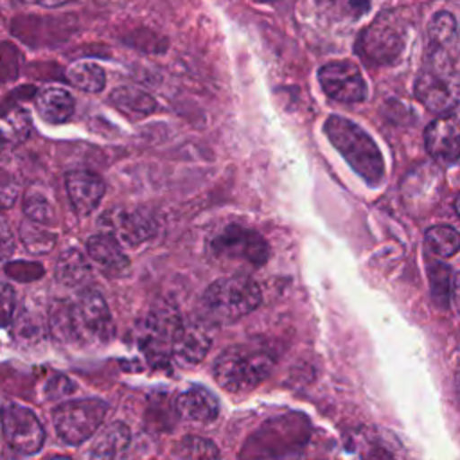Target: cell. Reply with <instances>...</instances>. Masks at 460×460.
I'll use <instances>...</instances> for the list:
<instances>
[{"mask_svg": "<svg viewBox=\"0 0 460 460\" xmlns=\"http://www.w3.org/2000/svg\"><path fill=\"white\" fill-rule=\"evenodd\" d=\"M262 300L259 284L248 275H230L212 282L201 296L205 323L228 325L250 314Z\"/></svg>", "mask_w": 460, "mask_h": 460, "instance_id": "cell-1", "label": "cell"}, {"mask_svg": "<svg viewBox=\"0 0 460 460\" xmlns=\"http://www.w3.org/2000/svg\"><path fill=\"white\" fill-rule=\"evenodd\" d=\"M329 142L341 153L349 165L370 185H376L385 176V160L377 144L370 135L352 120L331 115L323 124Z\"/></svg>", "mask_w": 460, "mask_h": 460, "instance_id": "cell-2", "label": "cell"}, {"mask_svg": "<svg viewBox=\"0 0 460 460\" xmlns=\"http://www.w3.org/2000/svg\"><path fill=\"white\" fill-rule=\"evenodd\" d=\"M417 101L433 113H447L460 102V70L446 49H429L415 79Z\"/></svg>", "mask_w": 460, "mask_h": 460, "instance_id": "cell-3", "label": "cell"}, {"mask_svg": "<svg viewBox=\"0 0 460 460\" xmlns=\"http://www.w3.org/2000/svg\"><path fill=\"white\" fill-rule=\"evenodd\" d=\"M273 356L261 349L232 345L214 361V377L228 392H244L261 385L273 370Z\"/></svg>", "mask_w": 460, "mask_h": 460, "instance_id": "cell-4", "label": "cell"}, {"mask_svg": "<svg viewBox=\"0 0 460 460\" xmlns=\"http://www.w3.org/2000/svg\"><path fill=\"white\" fill-rule=\"evenodd\" d=\"M108 413V404L101 399H79L61 402L54 413L52 422L58 437L70 444H81L93 437Z\"/></svg>", "mask_w": 460, "mask_h": 460, "instance_id": "cell-5", "label": "cell"}, {"mask_svg": "<svg viewBox=\"0 0 460 460\" xmlns=\"http://www.w3.org/2000/svg\"><path fill=\"white\" fill-rule=\"evenodd\" d=\"M183 329L180 309L171 300H158L149 309L144 329L142 345L151 361L165 363L171 358L172 343Z\"/></svg>", "mask_w": 460, "mask_h": 460, "instance_id": "cell-6", "label": "cell"}, {"mask_svg": "<svg viewBox=\"0 0 460 460\" xmlns=\"http://www.w3.org/2000/svg\"><path fill=\"white\" fill-rule=\"evenodd\" d=\"M404 36L399 20L383 13L363 29L358 40V54L368 65H390L402 50Z\"/></svg>", "mask_w": 460, "mask_h": 460, "instance_id": "cell-7", "label": "cell"}, {"mask_svg": "<svg viewBox=\"0 0 460 460\" xmlns=\"http://www.w3.org/2000/svg\"><path fill=\"white\" fill-rule=\"evenodd\" d=\"M72 307L79 343H106L113 338L115 325L108 304L97 289H83Z\"/></svg>", "mask_w": 460, "mask_h": 460, "instance_id": "cell-8", "label": "cell"}, {"mask_svg": "<svg viewBox=\"0 0 460 460\" xmlns=\"http://www.w3.org/2000/svg\"><path fill=\"white\" fill-rule=\"evenodd\" d=\"M0 424L9 447L20 455H34L41 449L45 431L36 413L18 402H0Z\"/></svg>", "mask_w": 460, "mask_h": 460, "instance_id": "cell-9", "label": "cell"}, {"mask_svg": "<svg viewBox=\"0 0 460 460\" xmlns=\"http://www.w3.org/2000/svg\"><path fill=\"white\" fill-rule=\"evenodd\" d=\"M210 250L223 261H237L250 266H262L268 259L264 237L246 226L228 225L210 243Z\"/></svg>", "mask_w": 460, "mask_h": 460, "instance_id": "cell-10", "label": "cell"}, {"mask_svg": "<svg viewBox=\"0 0 460 460\" xmlns=\"http://www.w3.org/2000/svg\"><path fill=\"white\" fill-rule=\"evenodd\" d=\"M296 433L298 428L293 419H271L248 437L237 460H264L284 453L296 442Z\"/></svg>", "mask_w": 460, "mask_h": 460, "instance_id": "cell-11", "label": "cell"}, {"mask_svg": "<svg viewBox=\"0 0 460 460\" xmlns=\"http://www.w3.org/2000/svg\"><path fill=\"white\" fill-rule=\"evenodd\" d=\"M318 81L323 92L345 104L361 102L367 97V84L359 68L350 61H331L318 70Z\"/></svg>", "mask_w": 460, "mask_h": 460, "instance_id": "cell-12", "label": "cell"}, {"mask_svg": "<svg viewBox=\"0 0 460 460\" xmlns=\"http://www.w3.org/2000/svg\"><path fill=\"white\" fill-rule=\"evenodd\" d=\"M428 153L442 165H453L460 158V111L438 115L424 133Z\"/></svg>", "mask_w": 460, "mask_h": 460, "instance_id": "cell-13", "label": "cell"}, {"mask_svg": "<svg viewBox=\"0 0 460 460\" xmlns=\"http://www.w3.org/2000/svg\"><path fill=\"white\" fill-rule=\"evenodd\" d=\"M65 187L68 199L79 216L93 212L106 190L102 178L90 171H70L65 176Z\"/></svg>", "mask_w": 460, "mask_h": 460, "instance_id": "cell-14", "label": "cell"}, {"mask_svg": "<svg viewBox=\"0 0 460 460\" xmlns=\"http://www.w3.org/2000/svg\"><path fill=\"white\" fill-rule=\"evenodd\" d=\"M106 228L119 243L126 246H137L153 235V219L138 210H113L106 214Z\"/></svg>", "mask_w": 460, "mask_h": 460, "instance_id": "cell-15", "label": "cell"}, {"mask_svg": "<svg viewBox=\"0 0 460 460\" xmlns=\"http://www.w3.org/2000/svg\"><path fill=\"white\" fill-rule=\"evenodd\" d=\"M210 345H212V338L207 331L205 322H189V323H183V329L174 340L171 358L180 367L190 368L203 361Z\"/></svg>", "mask_w": 460, "mask_h": 460, "instance_id": "cell-16", "label": "cell"}, {"mask_svg": "<svg viewBox=\"0 0 460 460\" xmlns=\"http://www.w3.org/2000/svg\"><path fill=\"white\" fill-rule=\"evenodd\" d=\"M176 406L181 419L207 424L219 415L217 397L205 386H190L176 395Z\"/></svg>", "mask_w": 460, "mask_h": 460, "instance_id": "cell-17", "label": "cell"}, {"mask_svg": "<svg viewBox=\"0 0 460 460\" xmlns=\"http://www.w3.org/2000/svg\"><path fill=\"white\" fill-rule=\"evenodd\" d=\"M90 259L110 277H120L129 268V259L120 248V243L110 234L92 235L86 243Z\"/></svg>", "mask_w": 460, "mask_h": 460, "instance_id": "cell-18", "label": "cell"}, {"mask_svg": "<svg viewBox=\"0 0 460 460\" xmlns=\"http://www.w3.org/2000/svg\"><path fill=\"white\" fill-rule=\"evenodd\" d=\"M131 442V431L129 428L115 420L108 424L99 435L93 438V444L90 446L88 456L90 460H122Z\"/></svg>", "mask_w": 460, "mask_h": 460, "instance_id": "cell-19", "label": "cell"}, {"mask_svg": "<svg viewBox=\"0 0 460 460\" xmlns=\"http://www.w3.org/2000/svg\"><path fill=\"white\" fill-rule=\"evenodd\" d=\"M180 419L176 397L169 392L156 390L149 395L144 420L146 428L153 433H169L174 429L176 422Z\"/></svg>", "mask_w": 460, "mask_h": 460, "instance_id": "cell-20", "label": "cell"}, {"mask_svg": "<svg viewBox=\"0 0 460 460\" xmlns=\"http://www.w3.org/2000/svg\"><path fill=\"white\" fill-rule=\"evenodd\" d=\"M74 97L59 86L45 88L36 97V108L40 117L50 124L66 122L74 113Z\"/></svg>", "mask_w": 460, "mask_h": 460, "instance_id": "cell-21", "label": "cell"}, {"mask_svg": "<svg viewBox=\"0 0 460 460\" xmlns=\"http://www.w3.org/2000/svg\"><path fill=\"white\" fill-rule=\"evenodd\" d=\"M92 277L88 259L75 248L63 252L56 262V279L59 284L68 288H81Z\"/></svg>", "mask_w": 460, "mask_h": 460, "instance_id": "cell-22", "label": "cell"}, {"mask_svg": "<svg viewBox=\"0 0 460 460\" xmlns=\"http://www.w3.org/2000/svg\"><path fill=\"white\" fill-rule=\"evenodd\" d=\"M110 101L122 113L129 117H146L156 110V101L144 90L133 86H122L111 92Z\"/></svg>", "mask_w": 460, "mask_h": 460, "instance_id": "cell-23", "label": "cell"}, {"mask_svg": "<svg viewBox=\"0 0 460 460\" xmlns=\"http://www.w3.org/2000/svg\"><path fill=\"white\" fill-rule=\"evenodd\" d=\"M49 332L63 343H79L74 307L68 300H54L49 309Z\"/></svg>", "mask_w": 460, "mask_h": 460, "instance_id": "cell-24", "label": "cell"}, {"mask_svg": "<svg viewBox=\"0 0 460 460\" xmlns=\"http://www.w3.org/2000/svg\"><path fill=\"white\" fill-rule=\"evenodd\" d=\"M66 79L70 84L83 92H101L106 84V72L104 68L92 59L74 61L66 68Z\"/></svg>", "mask_w": 460, "mask_h": 460, "instance_id": "cell-25", "label": "cell"}, {"mask_svg": "<svg viewBox=\"0 0 460 460\" xmlns=\"http://www.w3.org/2000/svg\"><path fill=\"white\" fill-rule=\"evenodd\" d=\"M424 241L431 253L442 259L453 257L460 250V232L446 225H435L428 228Z\"/></svg>", "mask_w": 460, "mask_h": 460, "instance_id": "cell-26", "label": "cell"}, {"mask_svg": "<svg viewBox=\"0 0 460 460\" xmlns=\"http://www.w3.org/2000/svg\"><path fill=\"white\" fill-rule=\"evenodd\" d=\"M176 460H221L217 446L203 437L187 435L174 447Z\"/></svg>", "mask_w": 460, "mask_h": 460, "instance_id": "cell-27", "label": "cell"}, {"mask_svg": "<svg viewBox=\"0 0 460 460\" xmlns=\"http://www.w3.org/2000/svg\"><path fill=\"white\" fill-rule=\"evenodd\" d=\"M325 14L338 22H354L361 18L368 7V0H316Z\"/></svg>", "mask_w": 460, "mask_h": 460, "instance_id": "cell-28", "label": "cell"}, {"mask_svg": "<svg viewBox=\"0 0 460 460\" xmlns=\"http://www.w3.org/2000/svg\"><path fill=\"white\" fill-rule=\"evenodd\" d=\"M456 34V20L451 13L440 11L437 13L428 27V36L431 49H446Z\"/></svg>", "mask_w": 460, "mask_h": 460, "instance_id": "cell-29", "label": "cell"}, {"mask_svg": "<svg viewBox=\"0 0 460 460\" xmlns=\"http://www.w3.org/2000/svg\"><path fill=\"white\" fill-rule=\"evenodd\" d=\"M20 234H22V241H23V246L31 252V253H47L49 250L54 248L56 244V235L43 230V228H38L34 225V221H29L25 223L22 228H20Z\"/></svg>", "mask_w": 460, "mask_h": 460, "instance_id": "cell-30", "label": "cell"}, {"mask_svg": "<svg viewBox=\"0 0 460 460\" xmlns=\"http://www.w3.org/2000/svg\"><path fill=\"white\" fill-rule=\"evenodd\" d=\"M429 286L433 300L438 305H446L449 296V268L446 264L433 262L429 266Z\"/></svg>", "mask_w": 460, "mask_h": 460, "instance_id": "cell-31", "label": "cell"}, {"mask_svg": "<svg viewBox=\"0 0 460 460\" xmlns=\"http://www.w3.org/2000/svg\"><path fill=\"white\" fill-rule=\"evenodd\" d=\"M23 212L34 223L47 225L52 219V207L41 194H27L23 199Z\"/></svg>", "mask_w": 460, "mask_h": 460, "instance_id": "cell-32", "label": "cell"}, {"mask_svg": "<svg viewBox=\"0 0 460 460\" xmlns=\"http://www.w3.org/2000/svg\"><path fill=\"white\" fill-rule=\"evenodd\" d=\"M18 68V49L7 41L0 43V84L16 79Z\"/></svg>", "mask_w": 460, "mask_h": 460, "instance_id": "cell-33", "label": "cell"}, {"mask_svg": "<svg viewBox=\"0 0 460 460\" xmlns=\"http://www.w3.org/2000/svg\"><path fill=\"white\" fill-rule=\"evenodd\" d=\"M75 383L63 376V374H56L52 377H49V381L45 383V388H43V394H45V399L49 401H63L65 397L72 395L75 392Z\"/></svg>", "mask_w": 460, "mask_h": 460, "instance_id": "cell-34", "label": "cell"}, {"mask_svg": "<svg viewBox=\"0 0 460 460\" xmlns=\"http://www.w3.org/2000/svg\"><path fill=\"white\" fill-rule=\"evenodd\" d=\"M41 322L38 314H31V313H23L20 314V318L14 323V334L18 340L27 341V340H36L41 336Z\"/></svg>", "mask_w": 460, "mask_h": 460, "instance_id": "cell-35", "label": "cell"}, {"mask_svg": "<svg viewBox=\"0 0 460 460\" xmlns=\"http://www.w3.org/2000/svg\"><path fill=\"white\" fill-rule=\"evenodd\" d=\"M5 273L20 282H31L43 275V268L36 262H11L5 266Z\"/></svg>", "mask_w": 460, "mask_h": 460, "instance_id": "cell-36", "label": "cell"}, {"mask_svg": "<svg viewBox=\"0 0 460 460\" xmlns=\"http://www.w3.org/2000/svg\"><path fill=\"white\" fill-rule=\"evenodd\" d=\"M16 296L9 284L0 282V327H9L14 320Z\"/></svg>", "mask_w": 460, "mask_h": 460, "instance_id": "cell-37", "label": "cell"}, {"mask_svg": "<svg viewBox=\"0 0 460 460\" xmlns=\"http://www.w3.org/2000/svg\"><path fill=\"white\" fill-rule=\"evenodd\" d=\"M18 194H20L18 180L11 172L0 169V207L4 208L11 207L16 201Z\"/></svg>", "mask_w": 460, "mask_h": 460, "instance_id": "cell-38", "label": "cell"}, {"mask_svg": "<svg viewBox=\"0 0 460 460\" xmlns=\"http://www.w3.org/2000/svg\"><path fill=\"white\" fill-rule=\"evenodd\" d=\"M14 250V237L5 225V221L0 217V259H5L13 253Z\"/></svg>", "mask_w": 460, "mask_h": 460, "instance_id": "cell-39", "label": "cell"}, {"mask_svg": "<svg viewBox=\"0 0 460 460\" xmlns=\"http://www.w3.org/2000/svg\"><path fill=\"white\" fill-rule=\"evenodd\" d=\"M25 4H32V5H41V7H58L63 4H68L70 0H22Z\"/></svg>", "mask_w": 460, "mask_h": 460, "instance_id": "cell-40", "label": "cell"}, {"mask_svg": "<svg viewBox=\"0 0 460 460\" xmlns=\"http://www.w3.org/2000/svg\"><path fill=\"white\" fill-rule=\"evenodd\" d=\"M453 302H455V307L460 314V273H456V277L453 280Z\"/></svg>", "mask_w": 460, "mask_h": 460, "instance_id": "cell-41", "label": "cell"}, {"mask_svg": "<svg viewBox=\"0 0 460 460\" xmlns=\"http://www.w3.org/2000/svg\"><path fill=\"white\" fill-rule=\"evenodd\" d=\"M455 397H456V402L460 406V370L455 374Z\"/></svg>", "mask_w": 460, "mask_h": 460, "instance_id": "cell-42", "label": "cell"}, {"mask_svg": "<svg viewBox=\"0 0 460 460\" xmlns=\"http://www.w3.org/2000/svg\"><path fill=\"white\" fill-rule=\"evenodd\" d=\"M455 210H456V214L460 216V194H458L456 199H455Z\"/></svg>", "mask_w": 460, "mask_h": 460, "instance_id": "cell-43", "label": "cell"}, {"mask_svg": "<svg viewBox=\"0 0 460 460\" xmlns=\"http://www.w3.org/2000/svg\"><path fill=\"white\" fill-rule=\"evenodd\" d=\"M49 460H70L68 456H52V458H49Z\"/></svg>", "mask_w": 460, "mask_h": 460, "instance_id": "cell-44", "label": "cell"}, {"mask_svg": "<svg viewBox=\"0 0 460 460\" xmlns=\"http://www.w3.org/2000/svg\"><path fill=\"white\" fill-rule=\"evenodd\" d=\"M257 2H271V0H257Z\"/></svg>", "mask_w": 460, "mask_h": 460, "instance_id": "cell-45", "label": "cell"}]
</instances>
